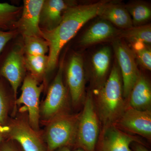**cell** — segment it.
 <instances>
[{
  "mask_svg": "<svg viewBox=\"0 0 151 151\" xmlns=\"http://www.w3.org/2000/svg\"><path fill=\"white\" fill-rule=\"evenodd\" d=\"M113 2L102 1L86 4L76 5L65 11L62 20L54 29L51 31L41 29V37L49 44L47 73L55 68L60 53L64 45L75 36L85 24L99 16L105 7Z\"/></svg>",
  "mask_w": 151,
  "mask_h": 151,
  "instance_id": "obj_1",
  "label": "cell"
},
{
  "mask_svg": "<svg viewBox=\"0 0 151 151\" xmlns=\"http://www.w3.org/2000/svg\"><path fill=\"white\" fill-rule=\"evenodd\" d=\"M124 98L121 73L114 65L108 79L99 87L94 103L103 127L112 125L122 115L127 106Z\"/></svg>",
  "mask_w": 151,
  "mask_h": 151,
  "instance_id": "obj_2",
  "label": "cell"
},
{
  "mask_svg": "<svg viewBox=\"0 0 151 151\" xmlns=\"http://www.w3.org/2000/svg\"><path fill=\"white\" fill-rule=\"evenodd\" d=\"M80 115V113L71 114L66 111L45 124L46 128L43 138L47 151L75 146Z\"/></svg>",
  "mask_w": 151,
  "mask_h": 151,
  "instance_id": "obj_3",
  "label": "cell"
},
{
  "mask_svg": "<svg viewBox=\"0 0 151 151\" xmlns=\"http://www.w3.org/2000/svg\"><path fill=\"white\" fill-rule=\"evenodd\" d=\"M100 119L92 94L88 92L80 113L75 147L84 151H96L100 134Z\"/></svg>",
  "mask_w": 151,
  "mask_h": 151,
  "instance_id": "obj_4",
  "label": "cell"
},
{
  "mask_svg": "<svg viewBox=\"0 0 151 151\" xmlns=\"http://www.w3.org/2000/svg\"><path fill=\"white\" fill-rule=\"evenodd\" d=\"M44 88V84H40L38 80L31 74L26 76L22 85L21 94L15 102L12 113L13 117L15 116L17 106L23 105L21 109L27 112L29 123L37 132H40V99Z\"/></svg>",
  "mask_w": 151,
  "mask_h": 151,
  "instance_id": "obj_5",
  "label": "cell"
},
{
  "mask_svg": "<svg viewBox=\"0 0 151 151\" xmlns=\"http://www.w3.org/2000/svg\"><path fill=\"white\" fill-rule=\"evenodd\" d=\"M20 113L6 124L7 139L16 142L23 151H47L41 132H36L32 128L28 116Z\"/></svg>",
  "mask_w": 151,
  "mask_h": 151,
  "instance_id": "obj_6",
  "label": "cell"
},
{
  "mask_svg": "<svg viewBox=\"0 0 151 151\" xmlns=\"http://www.w3.org/2000/svg\"><path fill=\"white\" fill-rule=\"evenodd\" d=\"M63 67L62 61L49 88L46 98L40 106V119H42L44 124L57 115L67 111V92L63 79Z\"/></svg>",
  "mask_w": 151,
  "mask_h": 151,
  "instance_id": "obj_7",
  "label": "cell"
},
{
  "mask_svg": "<svg viewBox=\"0 0 151 151\" xmlns=\"http://www.w3.org/2000/svg\"><path fill=\"white\" fill-rule=\"evenodd\" d=\"M113 47L122 76L123 96L128 99L140 73L134 54L126 43L120 40H116L113 42Z\"/></svg>",
  "mask_w": 151,
  "mask_h": 151,
  "instance_id": "obj_8",
  "label": "cell"
},
{
  "mask_svg": "<svg viewBox=\"0 0 151 151\" xmlns=\"http://www.w3.org/2000/svg\"><path fill=\"white\" fill-rule=\"evenodd\" d=\"M113 125L123 132L136 134L151 141V111H139L127 105L122 115Z\"/></svg>",
  "mask_w": 151,
  "mask_h": 151,
  "instance_id": "obj_9",
  "label": "cell"
},
{
  "mask_svg": "<svg viewBox=\"0 0 151 151\" xmlns=\"http://www.w3.org/2000/svg\"><path fill=\"white\" fill-rule=\"evenodd\" d=\"M145 144L140 138L128 134L112 125L103 127L100 135L99 151H132V143Z\"/></svg>",
  "mask_w": 151,
  "mask_h": 151,
  "instance_id": "obj_10",
  "label": "cell"
},
{
  "mask_svg": "<svg viewBox=\"0 0 151 151\" xmlns=\"http://www.w3.org/2000/svg\"><path fill=\"white\" fill-rule=\"evenodd\" d=\"M44 2V0L24 1L21 17L17 21L15 25L23 37H41L40 22Z\"/></svg>",
  "mask_w": 151,
  "mask_h": 151,
  "instance_id": "obj_11",
  "label": "cell"
},
{
  "mask_svg": "<svg viewBox=\"0 0 151 151\" xmlns=\"http://www.w3.org/2000/svg\"><path fill=\"white\" fill-rule=\"evenodd\" d=\"M66 80L72 103L78 105L84 98L85 84L84 61L80 55L73 54L69 60Z\"/></svg>",
  "mask_w": 151,
  "mask_h": 151,
  "instance_id": "obj_12",
  "label": "cell"
},
{
  "mask_svg": "<svg viewBox=\"0 0 151 151\" xmlns=\"http://www.w3.org/2000/svg\"><path fill=\"white\" fill-rule=\"evenodd\" d=\"M24 58L21 49H14L7 57L0 70V74L8 81L12 86L14 103L19 86L24 79Z\"/></svg>",
  "mask_w": 151,
  "mask_h": 151,
  "instance_id": "obj_13",
  "label": "cell"
},
{
  "mask_svg": "<svg viewBox=\"0 0 151 151\" xmlns=\"http://www.w3.org/2000/svg\"><path fill=\"white\" fill-rule=\"evenodd\" d=\"M74 5L73 2L63 0L44 1L40 13V26L42 27L41 29L45 31L54 29L62 20L65 11Z\"/></svg>",
  "mask_w": 151,
  "mask_h": 151,
  "instance_id": "obj_14",
  "label": "cell"
},
{
  "mask_svg": "<svg viewBox=\"0 0 151 151\" xmlns=\"http://www.w3.org/2000/svg\"><path fill=\"white\" fill-rule=\"evenodd\" d=\"M121 30L117 29L113 24L102 19L92 24L82 36L80 44L88 46L100 43L119 35Z\"/></svg>",
  "mask_w": 151,
  "mask_h": 151,
  "instance_id": "obj_15",
  "label": "cell"
},
{
  "mask_svg": "<svg viewBox=\"0 0 151 151\" xmlns=\"http://www.w3.org/2000/svg\"><path fill=\"white\" fill-rule=\"evenodd\" d=\"M127 105L139 111H151V86L145 76L140 73L128 99Z\"/></svg>",
  "mask_w": 151,
  "mask_h": 151,
  "instance_id": "obj_16",
  "label": "cell"
},
{
  "mask_svg": "<svg viewBox=\"0 0 151 151\" xmlns=\"http://www.w3.org/2000/svg\"><path fill=\"white\" fill-rule=\"evenodd\" d=\"M99 16L123 30L134 26L132 17L126 7L115 2L105 7Z\"/></svg>",
  "mask_w": 151,
  "mask_h": 151,
  "instance_id": "obj_17",
  "label": "cell"
},
{
  "mask_svg": "<svg viewBox=\"0 0 151 151\" xmlns=\"http://www.w3.org/2000/svg\"><path fill=\"white\" fill-rule=\"evenodd\" d=\"M111 52L108 47H104L92 55L91 68L93 77L97 83L103 81L108 73L111 64Z\"/></svg>",
  "mask_w": 151,
  "mask_h": 151,
  "instance_id": "obj_18",
  "label": "cell"
},
{
  "mask_svg": "<svg viewBox=\"0 0 151 151\" xmlns=\"http://www.w3.org/2000/svg\"><path fill=\"white\" fill-rule=\"evenodd\" d=\"M119 36L124 38L131 44L142 42L149 45L151 43L150 24L133 26L128 29L120 30Z\"/></svg>",
  "mask_w": 151,
  "mask_h": 151,
  "instance_id": "obj_19",
  "label": "cell"
},
{
  "mask_svg": "<svg viewBox=\"0 0 151 151\" xmlns=\"http://www.w3.org/2000/svg\"><path fill=\"white\" fill-rule=\"evenodd\" d=\"M25 66L31 75L39 81L47 73L48 57L44 55H28L24 58Z\"/></svg>",
  "mask_w": 151,
  "mask_h": 151,
  "instance_id": "obj_20",
  "label": "cell"
},
{
  "mask_svg": "<svg viewBox=\"0 0 151 151\" xmlns=\"http://www.w3.org/2000/svg\"><path fill=\"white\" fill-rule=\"evenodd\" d=\"M22 9L8 3H0V29L6 30L15 26Z\"/></svg>",
  "mask_w": 151,
  "mask_h": 151,
  "instance_id": "obj_21",
  "label": "cell"
},
{
  "mask_svg": "<svg viewBox=\"0 0 151 151\" xmlns=\"http://www.w3.org/2000/svg\"><path fill=\"white\" fill-rule=\"evenodd\" d=\"M125 7L132 17L134 26H141L151 18L150 8L145 3H132Z\"/></svg>",
  "mask_w": 151,
  "mask_h": 151,
  "instance_id": "obj_22",
  "label": "cell"
},
{
  "mask_svg": "<svg viewBox=\"0 0 151 151\" xmlns=\"http://www.w3.org/2000/svg\"><path fill=\"white\" fill-rule=\"evenodd\" d=\"M25 52L28 55H46L49 51V44L41 37H24Z\"/></svg>",
  "mask_w": 151,
  "mask_h": 151,
  "instance_id": "obj_23",
  "label": "cell"
},
{
  "mask_svg": "<svg viewBox=\"0 0 151 151\" xmlns=\"http://www.w3.org/2000/svg\"><path fill=\"white\" fill-rule=\"evenodd\" d=\"M132 50L136 59L145 69L151 70V50L149 45L142 42L132 43Z\"/></svg>",
  "mask_w": 151,
  "mask_h": 151,
  "instance_id": "obj_24",
  "label": "cell"
},
{
  "mask_svg": "<svg viewBox=\"0 0 151 151\" xmlns=\"http://www.w3.org/2000/svg\"><path fill=\"white\" fill-rule=\"evenodd\" d=\"M14 106L4 87L0 82V125H5L7 124L9 113L11 107L13 109Z\"/></svg>",
  "mask_w": 151,
  "mask_h": 151,
  "instance_id": "obj_25",
  "label": "cell"
},
{
  "mask_svg": "<svg viewBox=\"0 0 151 151\" xmlns=\"http://www.w3.org/2000/svg\"><path fill=\"white\" fill-rule=\"evenodd\" d=\"M0 151H23L19 145L14 141L7 139L0 145Z\"/></svg>",
  "mask_w": 151,
  "mask_h": 151,
  "instance_id": "obj_26",
  "label": "cell"
},
{
  "mask_svg": "<svg viewBox=\"0 0 151 151\" xmlns=\"http://www.w3.org/2000/svg\"><path fill=\"white\" fill-rule=\"evenodd\" d=\"M15 32L5 31L0 30V53L7 43L14 37Z\"/></svg>",
  "mask_w": 151,
  "mask_h": 151,
  "instance_id": "obj_27",
  "label": "cell"
},
{
  "mask_svg": "<svg viewBox=\"0 0 151 151\" xmlns=\"http://www.w3.org/2000/svg\"><path fill=\"white\" fill-rule=\"evenodd\" d=\"M7 139L6 125H0V145Z\"/></svg>",
  "mask_w": 151,
  "mask_h": 151,
  "instance_id": "obj_28",
  "label": "cell"
},
{
  "mask_svg": "<svg viewBox=\"0 0 151 151\" xmlns=\"http://www.w3.org/2000/svg\"><path fill=\"white\" fill-rule=\"evenodd\" d=\"M134 151H151L148 150L144 145L134 142L133 145Z\"/></svg>",
  "mask_w": 151,
  "mask_h": 151,
  "instance_id": "obj_29",
  "label": "cell"
},
{
  "mask_svg": "<svg viewBox=\"0 0 151 151\" xmlns=\"http://www.w3.org/2000/svg\"><path fill=\"white\" fill-rule=\"evenodd\" d=\"M55 151H84L81 149H78L77 150H71L70 149V148L68 147H63L60 148L58 149Z\"/></svg>",
  "mask_w": 151,
  "mask_h": 151,
  "instance_id": "obj_30",
  "label": "cell"
}]
</instances>
